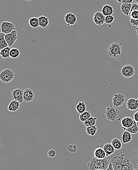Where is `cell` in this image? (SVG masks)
<instances>
[{
	"mask_svg": "<svg viewBox=\"0 0 138 170\" xmlns=\"http://www.w3.org/2000/svg\"><path fill=\"white\" fill-rule=\"evenodd\" d=\"M35 94L31 89H26L23 91V101L25 102H30L34 98Z\"/></svg>",
	"mask_w": 138,
	"mask_h": 170,
	"instance_id": "cell-12",
	"label": "cell"
},
{
	"mask_svg": "<svg viewBox=\"0 0 138 170\" xmlns=\"http://www.w3.org/2000/svg\"><path fill=\"white\" fill-rule=\"evenodd\" d=\"M122 52V43L114 42L111 44L108 47V55L111 57L116 58L121 55Z\"/></svg>",
	"mask_w": 138,
	"mask_h": 170,
	"instance_id": "cell-3",
	"label": "cell"
},
{
	"mask_svg": "<svg viewBox=\"0 0 138 170\" xmlns=\"http://www.w3.org/2000/svg\"><path fill=\"white\" fill-rule=\"evenodd\" d=\"M76 109L79 114H81L85 112L86 111L87 106L84 102L79 101L76 106Z\"/></svg>",
	"mask_w": 138,
	"mask_h": 170,
	"instance_id": "cell-23",
	"label": "cell"
},
{
	"mask_svg": "<svg viewBox=\"0 0 138 170\" xmlns=\"http://www.w3.org/2000/svg\"><path fill=\"white\" fill-rule=\"evenodd\" d=\"M21 55L20 51L17 48H11L10 52V57L12 59L18 58Z\"/></svg>",
	"mask_w": 138,
	"mask_h": 170,
	"instance_id": "cell-28",
	"label": "cell"
},
{
	"mask_svg": "<svg viewBox=\"0 0 138 170\" xmlns=\"http://www.w3.org/2000/svg\"><path fill=\"white\" fill-rule=\"evenodd\" d=\"M97 118L94 117L92 116L89 119L86 120L85 122H84V124L86 127L88 126H95L97 121Z\"/></svg>",
	"mask_w": 138,
	"mask_h": 170,
	"instance_id": "cell-31",
	"label": "cell"
},
{
	"mask_svg": "<svg viewBox=\"0 0 138 170\" xmlns=\"http://www.w3.org/2000/svg\"><path fill=\"white\" fill-rule=\"evenodd\" d=\"M106 170H114V169L113 168V165H112V164L111 163V162L110 163V164H109V166H108V167Z\"/></svg>",
	"mask_w": 138,
	"mask_h": 170,
	"instance_id": "cell-42",
	"label": "cell"
},
{
	"mask_svg": "<svg viewBox=\"0 0 138 170\" xmlns=\"http://www.w3.org/2000/svg\"><path fill=\"white\" fill-rule=\"evenodd\" d=\"M117 1L118 3H123V0H117Z\"/></svg>",
	"mask_w": 138,
	"mask_h": 170,
	"instance_id": "cell-43",
	"label": "cell"
},
{
	"mask_svg": "<svg viewBox=\"0 0 138 170\" xmlns=\"http://www.w3.org/2000/svg\"><path fill=\"white\" fill-rule=\"evenodd\" d=\"M137 126H138V122H137Z\"/></svg>",
	"mask_w": 138,
	"mask_h": 170,
	"instance_id": "cell-48",
	"label": "cell"
},
{
	"mask_svg": "<svg viewBox=\"0 0 138 170\" xmlns=\"http://www.w3.org/2000/svg\"><path fill=\"white\" fill-rule=\"evenodd\" d=\"M115 20V17L113 16H105V22L107 24H110L113 22Z\"/></svg>",
	"mask_w": 138,
	"mask_h": 170,
	"instance_id": "cell-34",
	"label": "cell"
},
{
	"mask_svg": "<svg viewBox=\"0 0 138 170\" xmlns=\"http://www.w3.org/2000/svg\"><path fill=\"white\" fill-rule=\"evenodd\" d=\"M129 16H130V18L138 19V10H133L130 11Z\"/></svg>",
	"mask_w": 138,
	"mask_h": 170,
	"instance_id": "cell-35",
	"label": "cell"
},
{
	"mask_svg": "<svg viewBox=\"0 0 138 170\" xmlns=\"http://www.w3.org/2000/svg\"><path fill=\"white\" fill-rule=\"evenodd\" d=\"M65 21L68 26L74 25L77 21V17L74 13H69L64 16Z\"/></svg>",
	"mask_w": 138,
	"mask_h": 170,
	"instance_id": "cell-13",
	"label": "cell"
},
{
	"mask_svg": "<svg viewBox=\"0 0 138 170\" xmlns=\"http://www.w3.org/2000/svg\"><path fill=\"white\" fill-rule=\"evenodd\" d=\"M136 170V169H134V170Z\"/></svg>",
	"mask_w": 138,
	"mask_h": 170,
	"instance_id": "cell-50",
	"label": "cell"
},
{
	"mask_svg": "<svg viewBox=\"0 0 138 170\" xmlns=\"http://www.w3.org/2000/svg\"><path fill=\"white\" fill-rule=\"evenodd\" d=\"M130 24H132L133 26L135 28H137V27H138V19H135L130 18Z\"/></svg>",
	"mask_w": 138,
	"mask_h": 170,
	"instance_id": "cell-37",
	"label": "cell"
},
{
	"mask_svg": "<svg viewBox=\"0 0 138 170\" xmlns=\"http://www.w3.org/2000/svg\"><path fill=\"white\" fill-rule=\"evenodd\" d=\"M39 27L42 28H46L49 24V19L45 16H41L38 17Z\"/></svg>",
	"mask_w": 138,
	"mask_h": 170,
	"instance_id": "cell-22",
	"label": "cell"
},
{
	"mask_svg": "<svg viewBox=\"0 0 138 170\" xmlns=\"http://www.w3.org/2000/svg\"><path fill=\"white\" fill-rule=\"evenodd\" d=\"M131 133L128 131H124L122 134V140L123 144H127L132 141V138Z\"/></svg>",
	"mask_w": 138,
	"mask_h": 170,
	"instance_id": "cell-21",
	"label": "cell"
},
{
	"mask_svg": "<svg viewBox=\"0 0 138 170\" xmlns=\"http://www.w3.org/2000/svg\"><path fill=\"white\" fill-rule=\"evenodd\" d=\"M135 1L137 3V4H138V0H135Z\"/></svg>",
	"mask_w": 138,
	"mask_h": 170,
	"instance_id": "cell-47",
	"label": "cell"
},
{
	"mask_svg": "<svg viewBox=\"0 0 138 170\" xmlns=\"http://www.w3.org/2000/svg\"><path fill=\"white\" fill-rule=\"evenodd\" d=\"M110 163V161L107 157L104 159H98L94 156L89 161L88 168L89 170H106Z\"/></svg>",
	"mask_w": 138,
	"mask_h": 170,
	"instance_id": "cell-2",
	"label": "cell"
},
{
	"mask_svg": "<svg viewBox=\"0 0 138 170\" xmlns=\"http://www.w3.org/2000/svg\"><path fill=\"white\" fill-rule=\"evenodd\" d=\"M135 68L130 64H126L121 69V73L123 76L126 78H130L135 74Z\"/></svg>",
	"mask_w": 138,
	"mask_h": 170,
	"instance_id": "cell-9",
	"label": "cell"
},
{
	"mask_svg": "<svg viewBox=\"0 0 138 170\" xmlns=\"http://www.w3.org/2000/svg\"><path fill=\"white\" fill-rule=\"evenodd\" d=\"M18 34L16 30L13 31L10 34L5 35V39L9 47L13 46L18 39Z\"/></svg>",
	"mask_w": 138,
	"mask_h": 170,
	"instance_id": "cell-10",
	"label": "cell"
},
{
	"mask_svg": "<svg viewBox=\"0 0 138 170\" xmlns=\"http://www.w3.org/2000/svg\"><path fill=\"white\" fill-rule=\"evenodd\" d=\"M48 157H50L51 158H53L56 156L57 152L54 149H51L48 152Z\"/></svg>",
	"mask_w": 138,
	"mask_h": 170,
	"instance_id": "cell-38",
	"label": "cell"
},
{
	"mask_svg": "<svg viewBox=\"0 0 138 170\" xmlns=\"http://www.w3.org/2000/svg\"><path fill=\"white\" fill-rule=\"evenodd\" d=\"M29 24L32 28L34 29L38 28L39 26L38 18L33 17L30 18L29 20Z\"/></svg>",
	"mask_w": 138,
	"mask_h": 170,
	"instance_id": "cell-30",
	"label": "cell"
},
{
	"mask_svg": "<svg viewBox=\"0 0 138 170\" xmlns=\"http://www.w3.org/2000/svg\"><path fill=\"white\" fill-rule=\"evenodd\" d=\"M111 144L113 146L116 150H120L123 147V143L118 138L113 139Z\"/></svg>",
	"mask_w": 138,
	"mask_h": 170,
	"instance_id": "cell-29",
	"label": "cell"
},
{
	"mask_svg": "<svg viewBox=\"0 0 138 170\" xmlns=\"http://www.w3.org/2000/svg\"><path fill=\"white\" fill-rule=\"evenodd\" d=\"M25 1H28V2H29V1H32L33 0H25Z\"/></svg>",
	"mask_w": 138,
	"mask_h": 170,
	"instance_id": "cell-45",
	"label": "cell"
},
{
	"mask_svg": "<svg viewBox=\"0 0 138 170\" xmlns=\"http://www.w3.org/2000/svg\"><path fill=\"white\" fill-rule=\"evenodd\" d=\"M94 156L98 159H104L106 157V154L104 149L101 148H98L94 151Z\"/></svg>",
	"mask_w": 138,
	"mask_h": 170,
	"instance_id": "cell-18",
	"label": "cell"
},
{
	"mask_svg": "<svg viewBox=\"0 0 138 170\" xmlns=\"http://www.w3.org/2000/svg\"></svg>",
	"mask_w": 138,
	"mask_h": 170,
	"instance_id": "cell-49",
	"label": "cell"
},
{
	"mask_svg": "<svg viewBox=\"0 0 138 170\" xmlns=\"http://www.w3.org/2000/svg\"><path fill=\"white\" fill-rule=\"evenodd\" d=\"M16 30L15 26L13 23L4 21L1 24V32L7 35Z\"/></svg>",
	"mask_w": 138,
	"mask_h": 170,
	"instance_id": "cell-7",
	"label": "cell"
},
{
	"mask_svg": "<svg viewBox=\"0 0 138 170\" xmlns=\"http://www.w3.org/2000/svg\"><path fill=\"white\" fill-rule=\"evenodd\" d=\"M126 101V96L121 93H117L114 95L112 99L113 106L116 108L119 107L124 104Z\"/></svg>",
	"mask_w": 138,
	"mask_h": 170,
	"instance_id": "cell-6",
	"label": "cell"
},
{
	"mask_svg": "<svg viewBox=\"0 0 138 170\" xmlns=\"http://www.w3.org/2000/svg\"><path fill=\"white\" fill-rule=\"evenodd\" d=\"M103 149H104V151H105L107 157L110 156L111 155L114 154L115 153V151H116V149L112 145V144H110L109 143L104 144V146H103Z\"/></svg>",
	"mask_w": 138,
	"mask_h": 170,
	"instance_id": "cell-16",
	"label": "cell"
},
{
	"mask_svg": "<svg viewBox=\"0 0 138 170\" xmlns=\"http://www.w3.org/2000/svg\"><path fill=\"white\" fill-rule=\"evenodd\" d=\"M101 13L105 16H111L114 13V9L112 6L109 4H105L102 7Z\"/></svg>",
	"mask_w": 138,
	"mask_h": 170,
	"instance_id": "cell-19",
	"label": "cell"
},
{
	"mask_svg": "<svg viewBox=\"0 0 138 170\" xmlns=\"http://www.w3.org/2000/svg\"><path fill=\"white\" fill-rule=\"evenodd\" d=\"M97 131H98V128L95 125L86 127V131L87 134L90 136H94L95 135V134H97Z\"/></svg>",
	"mask_w": 138,
	"mask_h": 170,
	"instance_id": "cell-26",
	"label": "cell"
},
{
	"mask_svg": "<svg viewBox=\"0 0 138 170\" xmlns=\"http://www.w3.org/2000/svg\"><path fill=\"white\" fill-rule=\"evenodd\" d=\"M127 109L130 111H135L138 109V104L136 102V99L134 98L129 99L126 103Z\"/></svg>",
	"mask_w": 138,
	"mask_h": 170,
	"instance_id": "cell-15",
	"label": "cell"
},
{
	"mask_svg": "<svg viewBox=\"0 0 138 170\" xmlns=\"http://www.w3.org/2000/svg\"><path fill=\"white\" fill-rule=\"evenodd\" d=\"M123 130L124 131H128L129 132H130L131 134H137L138 132V127L137 126V122L134 120V123L131 127L130 128L124 129Z\"/></svg>",
	"mask_w": 138,
	"mask_h": 170,
	"instance_id": "cell-32",
	"label": "cell"
},
{
	"mask_svg": "<svg viewBox=\"0 0 138 170\" xmlns=\"http://www.w3.org/2000/svg\"><path fill=\"white\" fill-rule=\"evenodd\" d=\"M132 4H122L120 6V10L123 14L126 16H129L131 11Z\"/></svg>",
	"mask_w": 138,
	"mask_h": 170,
	"instance_id": "cell-20",
	"label": "cell"
},
{
	"mask_svg": "<svg viewBox=\"0 0 138 170\" xmlns=\"http://www.w3.org/2000/svg\"><path fill=\"white\" fill-rule=\"evenodd\" d=\"M23 91L21 88H16L11 92V98L13 100L18 101L21 104H22L23 101Z\"/></svg>",
	"mask_w": 138,
	"mask_h": 170,
	"instance_id": "cell-8",
	"label": "cell"
},
{
	"mask_svg": "<svg viewBox=\"0 0 138 170\" xmlns=\"http://www.w3.org/2000/svg\"><path fill=\"white\" fill-rule=\"evenodd\" d=\"M5 35L6 34H4L3 33H0V49H4V48L8 47L6 39H5Z\"/></svg>",
	"mask_w": 138,
	"mask_h": 170,
	"instance_id": "cell-27",
	"label": "cell"
},
{
	"mask_svg": "<svg viewBox=\"0 0 138 170\" xmlns=\"http://www.w3.org/2000/svg\"><path fill=\"white\" fill-rule=\"evenodd\" d=\"M114 170H133L135 169L134 165L126 155H116L110 161Z\"/></svg>",
	"mask_w": 138,
	"mask_h": 170,
	"instance_id": "cell-1",
	"label": "cell"
},
{
	"mask_svg": "<svg viewBox=\"0 0 138 170\" xmlns=\"http://www.w3.org/2000/svg\"><path fill=\"white\" fill-rule=\"evenodd\" d=\"M134 120H133L131 118L129 117H126L123 118L121 120L122 128L123 129L126 128H130L134 123Z\"/></svg>",
	"mask_w": 138,
	"mask_h": 170,
	"instance_id": "cell-14",
	"label": "cell"
},
{
	"mask_svg": "<svg viewBox=\"0 0 138 170\" xmlns=\"http://www.w3.org/2000/svg\"><path fill=\"white\" fill-rule=\"evenodd\" d=\"M92 115L90 111H86L80 115L79 119L81 122H85L86 120L91 117Z\"/></svg>",
	"mask_w": 138,
	"mask_h": 170,
	"instance_id": "cell-33",
	"label": "cell"
},
{
	"mask_svg": "<svg viewBox=\"0 0 138 170\" xmlns=\"http://www.w3.org/2000/svg\"><path fill=\"white\" fill-rule=\"evenodd\" d=\"M133 117H134V120H135L136 122L138 121V111L136 112V113H134L133 114Z\"/></svg>",
	"mask_w": 138,
	"mask_h": 170,
	"instance_id": "cell-41",
	"label": "cell"
},
{
	"mask_svg": "<svg viewBox=\"0 0 138 170\" xmlns=\"http://www.w3.org/2000/svg\"><path fill=\"white\" fill-rule=\"evenodd\" d=\"M136 102H137V104H138V98L136 99Z\"/></svg>",
	"mask_w": 138,
	"mask_h": 170,
	"instance_id": "cell-46",
	"label": "cell"
},
{
	"mask_svg": "<svg viewBox=\"0 0 138 170\" xmlns=\"http://www.w3.org/2000/svg\"><path fill=\"white\" fill-rule=\"evenodd\" d=\"M10 50L11 48L9 46L1 50L0 55L3 59H8L10 57Z\"/></svg>",
	"mask_w": 138,
	"mask_h": 170,
	"instance_id": "cell-25",
	"label": "cell"
},
{
	"mask_svg": "<svg viewBox=\"0 0 138 170\" xmlns=\"http://www.w3.org/2000/svg\"><path fill=\"white\" fill-rule=\"evenodd\" d=\"M20 104L21 103L18 101L13 100L8 105L7 109L9 111L15 112L19 109L20 107Z\"/></svg>",
	"mask_w": 138,
	"mask_h": 170,
	"instance_id": "cell-17",
	"label": "cell"
},
{
	"mask_svg": "<svg viewBox=\"0 0 138 170\" xmlns=\"http://www.w3.org/2000/svg\"><path fill=\"white\" fill-rule=\"evenodd\" d=\"M67 149L71 153H75L77 151V146L75 145H69L67 147Z\"/></svg>",
	"mask_w": 138,
	"mask_h": 170,
	"instance_id": "cell-36",
	"label": "cell"
},
{
	"mask_svg": "<svg viewBox=\"0 0 138 170\" xmlns=\"http://www.w3.org/2000/svg\"><path fill=\"white\" fill-rule=\"evenodd\" d=\"M15 77V73L10 68H6L1 71L0 73V79L4 83H8Z\"/></svg>",
	"mask_w": 138,
	"mask_h": 170,
	"instance_id": "cell-5",
	"label": "cell"
},
{
	"mask_svg": "<svg viewBox=\"0 0 138 170\" xmlns=\"http://www.w3.org/2000/svg\"><path fill=\"white\" fill-rule=\"evenodd\" d=\"M136 34L138 35V27L137 28H136Z\"/></svg>",
	"mask_w": 138,
	"mask_h": 170,
	"instance_id": "cell-44",
	"label": "cell"
},
{
	"mask_svg": "<svg viewBox=\"0 0 138 170\" xmlns=\"http://www.w3.org/2000/svg\"><path fill=\"white\" fill-rule=\"evenodd\" d=\"M134 0H123L122 4H133Z\"/></svg>",
	"mask_w": 138,
	"mask_h": 170,
	"instance_id": "cell-40",
	"label": "cell"
},
{
	"mask_svg": "<svg viewBox=\"0 0 138 170\" xmlns=\"http://www.w3.org/2000/svg\"><path fill=\"white\" fill-rule=\"evenodd\" d=\"M105 117L110 121H114L118 119L120 115V111L113 106L107 108L105 112Z\"/></svg>",
	"mask_w": 138,
	"mask_h": 170,
	"instance_id": "cell-4",
	"label": "cell"
},
{
	"mask_svg": "<svg viewBox=\"0 0 138 170\" xmlns=\"http://www.w3.org/2000/svg\"><path fill=\"white\" fill-rule=\"evenodd\" d=\"M133 10H138V4L137 3H133L132 4L131 11Z\"/></svg>",
	"mask_w": 138,
	"mask_h": 170,
	"instance_id": "cell-39",
	"label": "cell"
},
{
	"mask_svg": "<svg viewBox=\"0 0 138 170\" xmlns=\"http://www.w3.org/2000/svg\"><path fill=\"white\" fill-rule=\"evenodd\" d=\"M105 16L101 12L98 11L94 14L93 16V21L95 24L98 26H101L104 25L105 22Z\"/></svg>",
	"mask_w": 138,
	"mask_h": 170,
	"instance_id": "cell-11",
	"label": "cell"
},
{
	"mask_svg": "<svg viewBox=\"0 0 138 170\" xmlns=\"http://www.w3.org/2000/svg\"><path fill=\"white\" fill-rule=\"evenodd\" d=\"M130 159L134 165L135 169L138 170V146H137L135 151L133 153L132 157Z\"/></svg>",
	"mask_w": 138,
	"mask_h": 170,
	"instance_id": "cell-24",
	"label": "cell"
}]
</instances>
